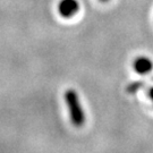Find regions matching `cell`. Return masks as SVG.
<instances>
[{
	"label": "cell",
	"mask_w": 153,
	"mask_h": 153,
	"mask_svg": "<svg viewBox=\"0 0 153 153\" xmlns=\"http://www.w3.org/2000/svg\"><path fill=\"white\" fill-rule=\"evenodd\" d=\"M100 1H102V2H107V1H109V0H100Z\"/></svg>",
	"instance_id": "obj_5"
},
{
	"label": "cell",
	"mask_w": 153,
	"mask_h": 153,
	"mask_svg": "<svg viewBox=\"0 0 153 153\" xmlns=\"http://www.w3.org/2000/svg\"><path fill=\"white\" fill-rule=\"evenodd\" d=\"M149 98L151 99V101H152V103H153V88H151L150 91H149Z\"/></svg>",
	"instance_id": "obj_4"
},
{
	"label": "cell",
	"mask_w": 153,
	"mask_h": 153,
	"mask_svg": "<svg viewBox=\"0 0 153 153\" xmlns=\"http://www.w3.org/2000/svg\"><path fill=\"white\" fill-rule=\"evenodd\" d=\"M79 10L77 0H61L58 5V13L62 18H71Z\"/></svg>",
	"instance_id": "obj_2"
},
{
	"label": "cell",
	"mask_w": 153,
	"mask_h": 153,
	"mask_svg": "<svg viewBox=\"0 0 153 153\" xmlns=\"http://www.w3.org/2000/svg\"><path fill=\"white\" fill-rule=\"evenodd\" d=\"M64 98H65L66 104L69 111V118H71L73 126H75L77 128L84 126L85 120H86V116H85V111L83 109L82 104L79 102L77 92L75 90H67Z\"/></svg>",
	"instance_id": "obj_1"
},
{
	"label": "cell",
	"mask_w": 153,
	"mask_h": 153,
	"mask_svg": "<svg viewBox=\"0 0 153 153\" xmlns=\"http://www.w3.org/2000/svg\"><path fill=\"white\" fill-rule=\"evenodd\" d=\"M133 69L140 75H145V74H149L152 71L153 62L149 57L140 56L133 61Z\"/></svg>",
	"instance_id": "obj_3"
}]
</instances>
